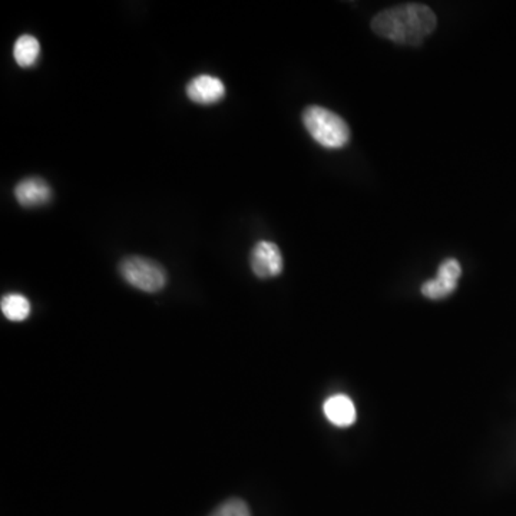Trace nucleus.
<instances>
[{"instance_id": "obj_1", "label": "nucleus", "mask_w": 516, "mask_h": 516, "mask_svg": "<svg viewBox=\"0 0 516 516\" xmlns=\"http://www.w3.org/2000/svg\"><path fill=\"white\" fill-rule=\"evenodd\" d=\"M438 25L435 12L426 5L408 4L390 7L372 21L373 32L397 45L418 46Z\"/></svg>"}, {"instance_id": "obj_2", "label": "nucleus", "mask_w": 516, "mask_h": 516, "mask_svg": "<svg viewBox=\"0 0 516 516\" xmlns=\"http://www.w3.org/2000/svg\"><path fill=\"white\" fill-rule=\"evenodd\" d=\"M303 123L312 140L321 147L339 149L350 140V128L346 121L323 106H309L303 113Z\"/></svg>"}, {"instance_id": "obj_3", "label": "nucleus", "mask_w": 516, "mask_h": 516, "mask_svg": "<svg viewBox=\"0 0 516 516\" xmlns=\"http://www.w3.org/2000/svg\"><path fill=\"white\" fill-rule=\"evenodd\" d=\"M120 273L128 285L140 292L157 293L167 285L166 270L144 257H128L120 264Z\"/></svg>"}, {"instance_id": "obj_4", "label": "nucleus", "mask_w": 516, "mask_h": 516, "mask_svg": "<svg viewBox=\"0 0 516 516\" xmlns=\"http://www.w3.org/2000/svg\"><path fill=\"white\" fill-rule=\"evenodd\" d=\"M460 275L462 268L459 261L448 258L440 264L436 278L426 281L425 285H421V294L430 300L445 299L457 290Z\"/></svg>"}, {"instance_id": "obj_5", "label": "nucleus", "mask_w": 516, "mask_h": 516, "mask_svg": "<svg viewBox=\"0 0 516 516\" xmlns=\"http://www.w3.org/2000/svg\"><path fill=\"white\" fill-rule=\"evenodd\" d=\"M249 264L257 277H276L283 271V256L275 242L260 241L257 242L251 251Z\"/></svg>"}, {"instance_id": "obj_6", "label": "nucleus", "mask_w": 516, "mask_h": 516, "mask_svg": "<svg viewBox=\"0 0 516 516\" xmlns=\"http://www.w3.org/2000/svg\"><path fill=\"white\" fill-rule=\"evenodd\" d=\"M186 95L193 103L211 105L224 98L225 86L220 77L213 75H198L186 85Z\"/></svg>"}, {"instance_id": "obj_7", "label": "nucleus", "mask_w": 516, "mask_h": 516, "mask_svg": "<svg viewBox=\"0 0 516 516\" xmlns=\"http://www.w3.org/2000/svg\"><path fill=\"white\" fill-rule=\"evenodd\" d=\"M14 195L22 207H39L48 204L52 198V190L46 181L38 177L26 178L16 186Z\"/></svg>"}, {"instance_id": "obj_8", "label": "nucleus", "mask_w": 516, "mask_h": 516, "mask_svg": "<svg viewBox=\"0 0 516 516\" xmlns=\"http://www.w3.org/2000/svg\"><path fill=\"white\" fill-rule=\"evenodd\" d=\"M324 414L333 425L348 428L356 421L355 403L351 402L350 397L336 394L327 399L324 403Z\"/></svg>"}, {"instance_id": "obj_9", "label": "nucleus", "mask_w": 516, "mask_h": 516, "mask_svg": "<svg viewBox=\"0 0 516 516\" xmlns=\"http://www.w3.org/2000/svg\"><path fill=\"white\" fill-rule=\"evenodd\" d=\"M41 55V45L32 35H23L14 42V57L16 64L22 68L32 67Z\"/></svg>"}, {"instance_id": "obj_10", "label": "nucleus", "mask_w": 516, "mask_h": 516, "mask_svg": "<svg viewBox=\"0 0 516 516\" xmlns=\"http://www.w3.org/2000/svg\"><path fill=\"white\" fill-rule=\"evenodd\" d=\"M0 309H2V312H4V316L7 320H11V321H23L31 314V303H29L25 295L12 293V294L5 295L4 299H2Z\"/></svg>"}, {"instance_id": "obj_11", "label": "nucleus", "mask_w": 516, "mask_h": 516, "mask_svg": "<svg viewBox=\"0 0 516 516\" xmlns=\"http://www.w3.org/2000/svg\"><path fill=\"white\" fill-rule=\"evenodd\" d=\"M210 516H251L249 505L241 499H230L218 506Z\"/></svg>"}]
</instances>
